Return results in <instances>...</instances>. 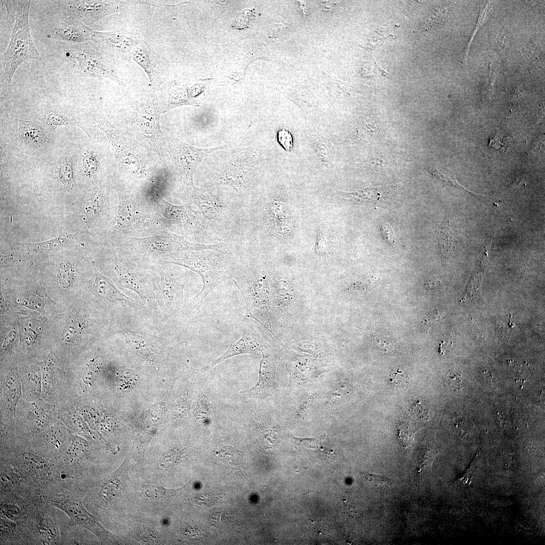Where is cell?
Wrapping results in <instances>:
<instances>
[{"instance_id":"1","label":"cell","mask_w":545,"mask_h":545,"mask_svg":"<svg viewBox=\"0 0 545 545\" xmlns=\"http://www.w3.org/2000/svg\"><path fill=\"white\" fill-rule=\"evenodd\" d=\"M7 13V19L14 21L10 40L1 55L0 86L3 98L8 94L13 77L17 68L29 60H41L30 34L28 20L31 1H1Z\"/></svg>"},{"instance_id":"2","label":"cell","mask_w":545,"mask_h":545,"mask_svg":"<svg viewBox=\"0 0 545 545\" xmlns=\"http://www.w3.org/2000/svg\"><path fill=\"white\" fill-rule=\"evenodd\" d=\"M203 250L182 251L171 254L168 262L186 267L198 274L202 279L200 292L192 299V304L200 308L208 294L221 283L232 277L229 261L224 256Z\"/></svg>"},{"instance_id":"3","label":"cell","mask_w":545,"mask_h":545,"mask_svg":"<svg viewBox=\"0 0 545 545\" xmlns=\"http://www.w3.org/2000/svg\"><path fill=\"white\" fill-rule=\"evenodd\" d=\"M163 113L153 92H148L136 100L128 114L127 122L140 138L147 142L167 168L163 152L164 137L160 128V115Z\"/></svg>"},{"instance_id":"4","label":"cell","mask_w":545,"mask_h":545,"mask_svg":"<svg viewBox=\"0 0 545 545\" xmlns=\"http://www.w3.org/2000/svg\"><path fill=\"white\" fill-rule=\"evenodd\" d=\"M101 47L85 42L71 44L65 52L69 68L78 77H105L120 83L111 61Z\"/></svg>"},{"instance_id":"5","label":"cell","mask_w":545,"mask_h":545,"mask_svg":"<svg viewBox=\"0 0 545 545\" xmlns=\"http://www.w3.org/2000/svg\"><path fill=\"white\" fill-rule=\"evenodd\" d=\"M95 123L106 134L120 170L135 178L150 177L140 152L106 119L100 110L96 114Z\"/></svg>"},{"instance_id":"6","label":"cell","mask_w":545,"mask_h":545,"mask_svg":"<svg viewBox=\"0 0 545 545\" xmlns=\"http://www.w3.org/2000/svg\"><path fill=\"white\" fill-rule=\"evenodd\" d=\"M167 140L170 153L178 172L180 180L194 190L197 188L193 182V175L197 166L213 151L227 146L224 145L201 148L174 138H169Z\"/></svg>"},{"instance_id":"7","label":"cell","mask_w":545,"mask_h":545,"mask_svg":"<svg viewBox=\"0 0 545 545\" xmlns=\"http://www.w3.org/2000/svg\"><path fill=\"white\" fill-rule=\"evenodd\" d=\"M50 504L63 511L69 517L70 525H77L85 528L106 542H115L120 537L105 529L98 520L85 508L77 499L65 496H55Z\"/></svg>"},{"instance_id":"8","label":"cell","mask_w":545,"mask_h":545,"mask_svg":"<svg viewBox=\"0 0 545 545\" xmlns=\"http://www.w3.org/2000/svg\"><path fill=\"white\" fill-rule=\"evenodd\" d=\"M68 16L90 27L102 18L119 11L120 3L112 1L63 0L57 1Z\"/></svg>"},{"instance_id":"9","label":"cell","mask_w":545,"mask_h":545,"mask_svg":"<svg viewBox=\"0 0 545 545\" xmlns=\"http://www.w3.org/2000/svg\"><path fill=\"white\" fill-rule=\"evenodd\" d=\"M138 241L149 252L154 254H172L182 251L214 250V244L204 245L190 243L174 234L163 232Z\"/></svg>"},{"instance_id":"10","label":"cell","mask_w":545,"mask_h":545,"mask_svg":"<svg viewBox=\"0 0 545 545\" xmlns=\"http://www.w3.org/2000/svg\"><path fill=\"white\" fill-rule=\"evenodd\" d=\"M94 32L77 19L66 15L50 25L46 35L49 38L76 44L92 41Z\"/></svg>"},{"instance_id":"11","label":"cell","mask_w":545,"mask_h":545,"mask_svg":"<svg viewBox=\"0 0 545 545\" xmlns=\"http://www.w3.org/2000/svg\"><path fill=\"white\" fill-rule=\"evenodd\" d=\"M235 284L244 297L251 316L254 317L256 310L269 313V288L265 279L260 278L254 279L251 283L246 280V283L235 282Z\"/></svg>"},{"instance_id":"12","label":"cell","mask_w":545,"mask_h":545,"mask_svg":"<svg viewBox=\"0 0 545 545\" xmlns=\"http://www.w3.org/2000/svg\"><path fill=\"white\" fill-rule=\"evenodd\" d=\"M251 157H243L232 162L220 175V183L232 187L237 192L245 188L252 179L255 166V158L249 160Z\"/></svg>"},{"instance_id":"13","label":"cell","mask_w":545,"mask_h":545,"mask_svg":"<svg viewBox=\"0 0 545 545\" xmlns=\"http://www.w3.org/2000/svg\"><path fill=\"white\" fill-rule=\"evenodd\" d=\"M92 41L102 48H112L119 52L129 53L140 42L135 34L122 31L101 32L94 31Z\"/></svg>"},{"instance_id":"14","label":"cell","mask_w":545,"mask_h":545,"mask_svg":"<svg viewBox=\"0 0 545 545\" xmlns=\"http://www.w3.org/2000/svg\"><path fill=\"white\" fill-rule=\"evenodd\" d=\"M132 58L147 73L151 85L155 87L160 82L161 72L160 65L147 42H140L130 53Z\"/></svg>"},{"instance_id":"15","label":"cell","mask_w":545,"mask_h":545,"mask_svg":"<svg viewBox=\"0 0 545 545\" xmlns=\"http://www.w3.org/2000/svg\"><path fill=\"white\" fill-rule=\"evenodd\" d=\"M261 351L254 338L250 326L247 325L244 328L241 338L237 342L231 345L224 354L203 369L209 370L224 360L235 356L245 354H257L258 352Z\"/></svg>"},{"instance_id":"16","label":"cell","mask_w":545,"mask_h":545,"mask_svg":"<svg viewBox=\"0 0 545 545\" xmlns=\"http://www.w3.org/2000/svg\"><path fill=\"white\" fill-rule=\"evenodd\" d=\"M185 277L174 276L165 272L160 274V292L166 306L175 311L182 301L183 292L187 282Z\"/></svg>"},{"instance_id":"17","label":"cell","mask_w":545,"mask_h":545,"mask_svg":"<svg viewBox=\"0 0 545 545\" xmlns=\"http://www.w3.org/2000/svg\"><path fill=\"white\" fill-rule=\"evenodd\" d=\"M192 201L208 220L216 219L226 208L222 197L211 192L201 191L198 188L194 190Z\"/></svg>"},{"instance_id":"18","label":"cell","mask_w":545,"mask_h":545,"mask_svg":"<svg viewBox=\"0 0 545 545\" xmlns=\"http://www.w3.org/2000/svg\"><path fill=\"white\" fill-rule=\"evenodd\" d=\"M159 205L165 218L172 224L184 227H199L198 220L193 215V211L186 205H176L160 199Z\"/></svg>"},{"instance_id":"19","label":"cell","mask_w":545,"mask_h":545,"mask_svg":"<svg viewBox=\"0 0 545 545\" xmlns=\"http://www.w3.org/2000/svg\"><path fill=\"white\" fill-rule=\"evenodd\" d=\"M119 207L116 216L115 225L120 230L131 228L136 224L139 209L136 200L132 196L118 193Z\"/></svg>"},{"instance_id":"20","label":"cell","mask_w":545,"mask_h":545,"mask_svg":"<svg viewBox=\"0 0 545 545\" xmlns=\"http://www.w3.org/2000/svg\"><path fill=\"white\" fill-rule=\"evenodd\" d=\"M93 286L96 293L107 301L131 307L135 303V300L118 290L111 280L99 274L96 275Z\"/></svg>"},{"instance_id":"21","label":"cell","mask_w":545,"mask_h":545,"mask_svg":"<svg viewBox=\"0 0 545 545\" xmlns=\"http://www.w3.org/2000/svg\"><path fill=\"white\" fill-rule=\"evenodd\" d=\"M128 462L125 461L114 472L111 474L102 483L99 493L100 503L107 505L118 499L123 487L122 477Z\"/></svg>"},{"instance_id":"22","label":"cell","mask_w":545,"mask_h":545,"mask_svg":"<svg viewBox=\"0 0 545 545\" xmlns=\"http://www.w3.org/2000/svg\"><path fill=\"white\" fill-rule=\"evenodd\" d=\"M15 129L16 136L24 143L39 146L46 142L47 138L43 129L34 122L17 120Z\"/></svg>"},{"instance_id":"23","label":"cell","mask_w":545,"mask_h":545,"mask_svg":"<svg viewBox=\"0 0 545 545\" xmlns=\"http://www.w3.org/2000/svg\"><path fill=\"white\" fill-rule=\"evenodd\" d=\"M115 271L118 281L123 287L136 293L143 301H148L144 284L136 273L122 265H117Z\"/></svg>"},{"instance_id":"24","label":"cell","mask_w":545,"mask_h":545,"mask_svg":"<svg viewBox=\"0 0 545 545\" xmlns=\"http://www.w3.org/2000/svg\"><path fill=\"white\" fill-rule=\"evenodd\" d=\"M259 373V379L256 384L251 389L243 392V393L254 396L267 389L277 388L278 384L275 371L270 363L263 354L260 362Z\"/></svg>"},{"instance_id":"25","label":"cell","mask_w":545,"mask_h":545,"mask_svg":"<svg viewBox=\"0 0 545 545\" xmlns=\"http://www.w3.org/2000/svg\"><path fill=\"white\" fill-rule=\"evenodd\" d=\"M105 194V188L99 187L88 195L81 209V215L84 220L91 221L99 216L103 209Z\"/></svg>"},{"instance_id":"26","label":"cell","mask_w":545,"mask_h":545,"mask_svg":"<svg viewBox=\"0 0 545 545\" xmlns=\"http://www.w3.org/2000/svg\"><path fill=\"white\" fill-rule=\"evenodd\" d=\"M38 534L43 542L48 544L56 543L59 539L58 527L54 521L46 513L39 516L37 522Z\"/></svg>"},{"instance_id":"27","label":"cell","mask_w":545,"mask_h":545,"mask_svg":"<svg viewBox=\"0 0 545 545\" xmlns=\"http://www.w3.org/2000/svg\"><path fill=\"white\" fill-rule=\"evenodd\" d=\"M67 234L63 233L53 239L42 242L23 243L21 245L27 250L31 252L46 254L53 253L61 249L70 237Z\"/></svg>"},{"instance_id":"28","label":"cell","mask_w":545,"mask_h":545,"mask_svg":"<svg viewBox=\"0 0 545 545\" xmlns=\"http://www.w3.org/2000/svg\"><path fill=\"white\" fill-rule=\"evenodd\" d=\"M308 139L320 161L324 165H330L332 153L327 139L315 133L308 134Z\"/></svg>"},{"instance_id":"29","label":"cell","mask_w":545,"mask_h":545,"mask_svg":"<svg viewBox=\"0 0 545 545\" xmlns=\"http://www.w3.org/2000/svg\"><path fill=\"white\" fill-rule=\"evenodd\" d=\"M188 88L182 87L173 88L170 91L168 103L164 112L183 104H198L197 101L193 98Z\"/></svg>"},{"instance_id":"30","label":"cell","mask_w":545,"mask_h":545,"mask_svg":"<svg viewBox=\"0 0 545 545\" xmlns=\"http://www.w3.org/2000/svg\"><path fill=\"white\" fill-rule=\"evenodd\" d=\"M182 488L170 489L162 486L144 485L141 492L144 497L149 500H168L175 496Z\"/></svg>"},{"instance_id":"31","label":"cell","mask_w":545,"mask_h":545,"mask_svg":"<svg viewBox=\"0 0 545 545\" xmlns=\"http://www.w3.org/2000/svg\"><path fill=\"white\" fill-rule=\"evenodd\" d=\"M73 162L69 158H62L57 167L59 179L64 186L72 188L74 184V168Z\"/></svg>"},{"instance_id":"32","label":"cell","mask_w":545,"mask_h":545,"mask_svg":"<svg viewBox=\"0 0 545 545\" xmlns=\"http://www.w3.org/2000/svg\"><path fill=\"white\" fill-rule=\"evenodd\" d=\"M426 170L428 173L434 177L443 182L446 185L462 190L463 189L466 191L472 193L460 184L457 181L455 177L450 172L433 166H428Z\"/></svg>"},{"instance_id":"33","label":"cell","mask_w":545,"mask_h":545,"mask_svg":"<svg viewBox=\"0 0 545 545\" xmlns=\"http://www.w3.org/2000/svg\"><path fill=\"white\" fill-rule=\"evenodd\" d=\"M443 224V227L439 233V243L443 254L447 256L454 248V239L450 226L447 225L446 220Z\"/></svg>"},{"instance_id":"34","label":"cell","mask_w":545,"mask_h":545,"mask_svg":"<svg viewBox=\"0 0 545 545\" xmlns=\"http://www.w3.org/2000/svg\"><path fill=\"white\" fill-rule=\"evenodd\" d=\"M75 277V271L70 262H64L60 264L58 279L59 283L62 288H70L74 282Z\"/></svg>"},{"instance_id":"35","label":"cell","mask_w":545,"mask_h":545,"mask_svg":"<svg viewBox=\"0 0 545 545\" xmlns=\"http://www.w3.org/2000/svg\"><path fill=\"white\" fill-rule=\"evenodd\" d=\"M28 468L34 474L47 477L49 475V468L42 459L35 456L26 455L24 457Z\"/></svg>"},{"instance_id":"36","label":"cell","mask_w":545,"mask_h":545,"mask_svg":"<svg viewBox=\"0 0 545 545\" xmlns=\"http://www.w3.org/2000/svg\"><path fill=\"white\" fill-rule=\"evenodd\" d=\"M43 119L46 124L56 127L60 125L77 124L76 120L70 116L55 110L48 111L45 114Z\"/></svg>"},{"instance_id":"37","label":"cell","mask_w":545,"mask_h":545,"mask_svg":"<svg viewBox=\"0 0 545 545\" xmlns=\"http://www.w3.org/2000/svg\"><path fill=\"white\" fill-rule=\"evenodd\" d=\"M83 170L88 177L94 176L97 172L99 165V159L96 153L91 150H87L82 159Z\"/></svg>"},{"instance_id":"38","label":"cell","mask_w":545,"mask_h":545,"mask_svg":"<svg viewBox=\"0 0 545 545\" xmlns=\"http://www.w3.org/2000/svg\"><path fill=\"white\" fill-rule=\"evenodd\" d=\"M181 454L177 451L170 450L165 452L160 457L159 464L161 468L172 469L180 461Z\"/></svg>"},{"instance_id":"39","label":"cell","mask_w":545,"mask_h":545,"mask_svg":"<svg viewBox=\"0 0 545 545\" xmlns=\"http://www.w3.org/2000/svg\"><path fill=\"white\" fill-rule=\"evenodd\" d=\"M116 380L119 387L127 389L135 384L136 374L130 369H124L119 372Z\"/></svg>"},{"instance_id":"40","label":"cell","mask_w":545,"mask_h":545,"mask_svg":"<svg viewBox=\"0 0 545 545\" xmlns=\"http://www.w3.org/2000/svg\"><path fill=\"white\" fill-rule=\"evenodd\" d=\"M373 344L379 350L385 352H391L395 347V343L389 337L376 334L373 337Z\"/></svg>"},{"instance_id":"41","label":"cell","mask_w":545,"mask_h":545,"mask_svg":"<svg viewBox=\"0 0 545 545\" xmlns=\"http://www.w3.org/2000/svg\"><path fill=\"white\" fill-rule=\"evenodd\" d=\"M86 446L83 441L79 438L74 439L70 448L69 454L70 461H79L85 454Z\"/></svg>"},{"instance_id":"42","label":"cell","mask_w":545,"mask_h":545,"mask_svg":"<svg viewBox=\"0 0 545 545\" xmlns=\"http://www.w3.org/2000/svg\"><path fill=\"white\" fill-rule=\"evenodd\" d=\"M277 139L282 147L287 152L292 151L293 147V139L291 132L285 128L280 129L277 133Z\"/></svg>"},{"instance_id":"43","label":"cell","mask_w":545,"mask_h":545,"mask_svg":"<svg viewBox=\"0 0 545 545\" xmlns=\"http://www.w3.org/2000/svg\"><path fill=\"white\" fill-rule=\"evenodd\" d=\"M99 370L98 361L93 359L86 365L82 374V379L84 383L90 385L94 376Z\"/></svg>"},{"instance_id":"44","label":"cell","mask_w":545,"mask_h":545,"mask_svg":"<svg viewBox=\"0 0 545 545\" xmlns=\"http://www.w3.org/2000/svg\"><path fill=\"white\" fill-rule=\"evenodd\" d=\"M78 321L69 323L64 333V339L65 342L70 343L78 337L82 330V325Z\"/></svg>"},{"instance_id":"45","label":"cell","mask_w":545,"mask_h":545,"mask_svg":"<svg viewBox=\"0 0 545 545\" xmlns=\"http://www.w3.org/2000/svg\"><path fill=\"white\" fill-rule=\"evenodd\" d=\"M389 382L397 388H404L409 384L408 376L399 369L393 371L389 378Z\"/></svg>"},{"instance_id":"46","label":"cell","mask_w":545,"mask_h":545,"mask_svg":"<svg viewBox=\"0 0 545 545\" xmlns=\"http://www.w3.org/2000/svg\"><path fill=\"white\" fill-rule=\"evenodd\" d=\"M1 513L10 519H15L20 516L21 511L19 507L15 504L6 503L1 507Z\"/></svg>"},{"instance_id":"47","label":"cell","mask_w":545,"mask_h":545,"mask_svg":"<svg viewBox=\"0 0 545 545\" xmlns=\"http://www.w3.org/2000/svg\"><path fill=\"white\" fill-rule=\"evenodd\" d=\"M379 227L382 235L386 243L393 246L395 243V236L390 226L384 221H379Z\"/></svg>"},{"instance_id":"48","label":"cell","mask_w":545,"mask_h":545,"mask_svg":"<svg viewBox=\"0 0 545 545\" xmlns=\"http://www.w3.org/2000/svg\"><path fill=\"white\" fill-rule=\"evenodd\" d=\"M253 11L248 9L241 11L234 21V27L237 28H244L248 25L250 18L253 15Z\"/></svg>"},{"instance_id":"49","label":"cell","mask_w":545,"mask_h":545,"mask_svg":"<svg viewBox=\"0 0 545 545\" xmlns=\"http://www.w3.org/2000/svg\"><path fill=\"white\" fill-rule=\"evenodd\" d=\"M220 498L219 496L210 494V493L201 494L195 497V500L197 504L200 505H204L205 506L214 505L220 501Z\"/></svg>"},{"instance_id":"50","label":"cell","mask_w":545,"mask_h":545,"mask_svg":"<svg viewBox=\"0 0 545 545\" xmlns=\"http://www.w3.org/2000/svg\"><path fill=\"white\" fill-rule=\"evenodd\" d=\"M136 534L137 537L143 542L151 543V542L155 543L157 541L155 533L146 528L138 529L137 530Z\"/></svg>"},{"instance_id":"51","label":"cell","mask_w":545,"mask_h":545,"mask_svg":"<svg viewBox=\"0 0 545 545\" xmlns=\"http://www.w3.org/2000/svg\"><path fill=\"white\" fill-rule=\"evenodd\" d=\"M198 413H199L200 419L202 420H209L210 412L209 402L205 396L201 398L198 403Z\"/></svg>"},{"instance_id":"52","label":"cell","mask_w":545,"mask_h":545,"mask_svg":"<svg viewBox=\"0 0 545 545\" xmlns=\"http://www.w3.org/2000/svg\"><path fill=\"white\" fill-rule=\"evenodd\" d=\"M460 378V374L453 371H450L447 374L446 379L452 388L458 390L462 387L461 384L462 380Z\"/></svg>"},{"instance_id":"53","label":"cell","mask_w":545,"mask_h":545,"mask_svg":"<svg viewBox=\"0 0 545 545\" xmlns=\"http://www.w3.org/2000/svg\"><path fill=\"white\" fill-rule=\"evenodd\" d=\"M415 400L410 406V410L412 413L420 418H424L427 414V409L426 406L420 400Z\"/></svg>"},{"instance_id":"54","label":"cell","mask_w":545,"mask_h":545,"mask_svg":"<svg viewBox=\"0 0 545 545\" xmlns=\"http://www.w3.org/2000/svg\"><path fill=\"white\" fill-rule=\"evenodd\" d=\"M441 317L438 311L436 313L430 312L426 317H424L422 321V324L424 328L425 334L427 333L431 325Z\"/></svg>"},{"instance_id":"55","label":"cell","mask_w":545,"mask_h":545,"mask_svg":"<svg viewBox=\"0 0 545 545\" xmlns=\"http://www.w3.org/2000/svg\"><path fill=\"white\" fill-rule=\"evenodd\" d=\"M19 261L18 257L13 253H9L6 254L1 255V265L4 266V265L11 264V263H15Z\"/></svg>"},{"instance_id":"56","label":"cell","mask_w":545,"mask_h":545,"mask_svg":"<svg viewBox=\"0 0 545 545\" xmlns=\"http://www.w3.org/2000/svg\"><path fill=\"white\" fill-rule=\"evenodd\" d=\"M17 336V333L15 330L11 331L6 337L3 345V348L8 347L15 340Z\"/></svg>"}]
</instances>
